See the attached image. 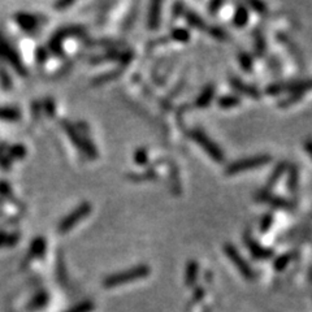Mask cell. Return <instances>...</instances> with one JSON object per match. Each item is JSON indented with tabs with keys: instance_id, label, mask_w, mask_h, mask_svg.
Returning <instances> with one entry per match:
<instances>
[{
	"instance_id": "1",
	"label": "cell",
	"mask_w": 312,
	"mask_h": 312,
	"mask_svg": "<svg viewBox=\"0 0 312 312\" xmlns=\"http://www.w3.org/2000/svg\"><path fill=\"white\" fill-rule=\"evenodd\" d=\"M150 275V267L149 265H137V267H133L130 269L122 271V272L113 273V275L106 277L103 281V285L106 287H116L121 286V285L129 284V282L137 281V280H141L147 277Z\"/></svg>"
},
{
	"instance_id": "2",
	"label": "cell",
	"mask_w": 312,
	"mask_h": 312,
	"mask_svg": "<svg viewBox=\"0 0 312 312\" xmlns=\"http://www.w3.org/2000/svg\"><path fill=\"white\" fill-rule=\"evenodd\" d=\"M272 158L269 155H255V156H251V158H245L241 159V160H237L234 163H232L231 165L226 167L225 169V175L232 176L237 175V173H242V172H247L253 171V169H258L260 167L267 165L268 163H271Z\"/></svg>"
},
{
	"instance_id": "3",
	"label": "cell",
	"mask_w": 312,
	"mask_h": 312,
	"mask_svg": "<svg viewBox=\"0 0 312 312\" xmlns=\"http://www.w3.org/2000/svg\"><path fill=\"white\" fill-rule=\"evenodd\" d=\"M189 135H190L193 141L197 142V143L210 155V158H211L212 160H215L216 163H222V161H224V152H222L221 149L212 141L211 138L205 135L202 130L195 129L193 130V132H190Z\"/></svg>"
},
{
	"instance_id": "4",
	"label": "cell",
	"mask_w": 312,
	"mask_h": 312,
	"mask_svg": "<svg viewBox=\"0 0 312 312\" xmlns=\"http://www.w3.org/2000/svg\"><path fill=\"white\" fill-rule=\"evenodd\" d=\"M91 204L89 202H84L78 205V207L72 211L71 214L68 215L67 217L61 220V222L59 224V232L60 233H67V232L71 231L73 226H76L79 221L88 217L91 212Z\"/></svg>"
},
{
	"instance_id": "5",
	"label": "cell",
	"mask_w": 312,
	"mask_h": 312,
	"mask_svg": "<svg viewBox=\"0 0 312 312\" xmlns=\"http://www.w3.org/2000/svg\"><path fill=\"white\" fill-rule=\"evenodd\" d=\"M224 253H225V255L228 256L229 260H231V262L236 265L237 269L239 271V273H241L245 279H247V280L254 279V276L255 275H254L253 268L250 267V264L246 262L245 258H243V256L238 253V250H237V248L234 247L232 243H225Z\"/></svg>"
},
{
	"instance_id": "6",
	"label": "cell",
	"mask_w": 312,
	"mask_h": 312,
	"mask_svg": "<svg viewBox=\"0 0 312 312\" xmlns=\"http://www.w3.org/2000/svg\"><path fill=\"white\" fill-rule=\"evenodd\" d=\"M85 35V29L81 26H68L61 29L56 34V37L51 39V48L56 55H61V40L67 37H82Z\"/></svg>"
},
{
	"instance_id": "7",
	"label": "cell",
	"mask_w": 312,
	"mask_h": 312,
	"mask_svg": "<svg viewBox=\"0 0 312 312\" xmlns=\"http://www.w3.org/2000/svg\"><path fill=\"white\" fill-rule=\"evenodd\" d=\"M243 239H245L246 247L248 248L250 254L255 259L267 260V259H271L273 255H275V251H273V248L264 247V246H262L255 238H254L253 236H251L250 233H246L245 237H243Z\"/></svg>"
},
{
	"instance_id": "8",
	"label": "cell",
	"mask_w": 312,
	"mask_h": 312,
	"mask_svg": "<svg viewBox=\"0 0 312 312\" xmlns=\"http://www.w3.org/2000/svg\"><path fill=\"white\" fill-rule=\"evenodd\" d=\"M229 84H231L232 88L239 94H243L246 96H250L253 99H260L262 94L255 86H251V85H247L246 82H243L242 79L237 78V77H231L229 79Z\"/></svg>"
},
{
	"instance_id": "9",
	"label": "cell",
	"mask_w": 312,
	"mask_h": 312,
	"mask_svg": "<svg viewBox=\"0 0 312 312\" xmlns=\"http://www.w3.org/2000/svg\"><path fill=\"white\" fill-rule=\"evenodd\" d=\"M256 199L260 200V202H267L271 205H273L275 208H280V210H292L293 203L290 200L285 199L282 197H277V195H272L271 193L265 192H259V194L256 195Z\"/></svg>"
},
{
	"instance_id": "10",
	"label": "cell",
	"mask_w": 312,
	"mask_h": 312,
	"mask_svg": "<svg viewBox=\"0 0 312 312\" xmlns=\"http://www.w3.org/2000/svg\"><path fill=\"white\" fill-rule=\"evenodd\" d=\"M287 167H289V164H287L286 161H281V163H279L275 167L273 172L271 173L269 178H268L267 183H265V188H264V190H263V192L271 193V190L273 189V186L279 182L280 178H281L282 176L285 175V172L287 171Z\"/></svg>"
},
{
	"instance_id": "11",
	"label": "cell",
	"mask_w": 312,
	"mask_h": 312,
	"mask_svg": "<svg viewBox=\"0 0 312 312\" xmlns=\"http://www.w3.org/2000/svg\"><path fill=\"white\" fill-rule=\"evenodd\" d=\"M63 127H64V129H65V132H67L69 139H71V141L76 144V147L79 150V151L84 152V147H85V143H86V141H88V138L82 137V135L79 134L78 130L76 129V127L72 125L71 122H68V121H64V122H63Z\"/></svg>"
},
{
	"instance_id": "12",
	"label": "cell",
	"mask_w": 312,
	"mask_h": 312,
	"mask_svg": "<svg viewBox=\"0 0 312 312\" xmlns=\"http://www.w3.org/2000/svg\"><path fill=\"white\" fill-rule=\"evenodd\" d=\"M161 18V3L152 2L149 11V28L151 30H156L160 26Z\"/></svg>"
},
{
	"instance_id": "13",
	"label": "cell",
	"mask_w": 312,
	"mask_h": 312,
	"mask_svg": "<svg viewBox=\"0 0 312 312\" xmlns=\"http://www.w3.org/2000/svg\"><path fill=\"white\" fill-rule=\"evenodd\" d=\"M309 88H311V85L308 84V85H306L304 88L298 89V90L293 91V93H289V96H287V98L282 99V100L280 101L279 107L287 108V107H290V106H293V104H296L297 101H299L302 98H303L304 94L308 93Z\"/></svg>"
},
{
	"instance_id": "14",
	"label": "cell",
	"mask_w": 312,
	"mask_h": 312,
	"mask_svg": "<svg viewBox=\"0 0 312 312\" xmlns=\"http://www.w3.org/2000/svg\"><path fill=\"white\" fill-rule=\"evenodd\" d=\"M250 18V12L245 4H238L233 16V24L237 28H245Z\"/></svg>"
},
{
	"instance_id": "15",
	"label": "cell",
	"mask_w": 312,
	"mask_h": 312,
	"mask_svg": "<svg viewBox=\"0 0 312 312\" xmlns=\"http://www.w3.org/2000/svg\"><path fill=\"white\" fill-rule=\"evenodd\" d=\"M214 96H215V88L212 85H208V86H205V88L203 89L200 95L197 98V100H195V106H197L198 108H207L208 106L211 104V101L214 100Z\"/></svg>"
},
{
	"instance_id": "16",
	"label": "cell",
	"mask_w": 312,
	"mask_h": 312,
	"mask_svg": "<svg viewBox=\"0 0 312 312\" xmlns=\"http://www.w3.org/2000/svg\"><path fill=\"white\" fill-rule=\"evenodd\" d=\"M198 275H199V264L195 260H190L186 264L185 269V284L188 286H193L197 282Z\"/></svg>"
},
{
	"instance_id": "17",
	"label": "cell",
	"mask_w": 312,
	"mask_h": 312,
	"mask_svg": "<svg viewBox=\"0 0 312 312\" xmlns=\"http://www.w3.org/2000/svg\"><path fill=\"white\" fill-rule=\"evenodd\" d=\"M289 169V175H287V189L290 193H296L299 185V172L298 167L296 164L287 167Z\"/></svg>"
},
{
	"instance_id": "18",
	"label": "cell",
	"mask_w": 312,
	"mask_h": 312,
	"mask_svg": "<svg viewBox=\"0 0 312 312\" xmlns=\"http://www.w3.org/2000/svg\"><path fill=\"white\" fill-rule=\"evenodd\" d=\"M183 13H185L186 23H188L190 26H193V28H195V29H202V30L207 29L204 20H203L199 14H197L195 12H193V11H185Z\"/></svg>"
},
{
	"instance_id": "19",
	"label": "cell",
	"mask_w": 312,
	"mask_h": 312,
	"mask_svg": "<svg viewBox=\"0 0 312 312\" xmlns=\"http://www.w3.org/2000/svg\"><path fill=\"white\" fill-rule=\"evenodd\" d=\"M241 104V98L237 95H222L217 99V106L220 108L228 110V108H234Z\"/></svg>"
},
{
	"instance_id": "20",
	"label": "cell",
	"mask_w": 312,
	"mask_h": 312,
	"mask_svg": "<svg viewBox=\"0 0 312 312\" xmlns=\"http://www.w3.org/2000/svg\"><path fill=\"white\" fill-rule=\"evenodd\" d=\"M120 74H121V69H116V71H111V72H108V73L100 74V76L95 77V78L93 79V85H95V86H99V85L107 84V82L112 81V79H115V78H117Z\"/></svg>"
},
{
	"instance_id": "21",
	"label": "cell",
	"mask_w": 312,
	"mask_h": 312,
	"mask_svg": "<svg viewBox=\"0 0 312 312\" xmlns=\"http://www.w3.org/2000/svg\"><path fill=\"white\" fill-rule=\"evenodd\" d=\"M279 39L281 40V42L284 43V45L286 46V47L289 48L290 51H292L293 55H294V56H296V59L299 61V64H303V56H302V52H299L298 48H297L296 46L292 43V40H290L289 38L285 35V34H279Z\"/></svg>"
},
{
	"instance_id": "22",
	"label": "cell",
	"mask_w": 312,
	"mask_h": 312,
	"mask_svg": "<svg viewBox=\"0 0 312 312\" xmlns=\"http://www.w3.org/2000/svg\"><path fill=\"white\" fill-rule=\"evenodd\" d=\"M292 259H293V254H290V253L282 254V255H280L279 258H276L275 263H273V267H275L276 271L281 272V271H284L285 268L290 264Z\"/></svg>"
},
{
	"instance_id": "23",
	"label": "cell",
	"mask_w": 312,
	"mask_h": 312,
	"mask_svg": "<svg viewBox=\"0 0 312 312\" xmlns=\"http://www.w3.org/2000/svg\"><path fill=\"white\" fill-rule=\"evenodd\" d=\"M171 35L176 42L185 43L189 42V39H190V31L185 28H175L172 30Z\"/></svg>"
},
{
	"instance_id": "24",
	"label": "cell",
	"mask_w": 312,
	"mask_h": 312,
	"mask_svg": "<svg viewBox=\"0 0 312 312\" xmlns=\"http://www.w3.org/2000/svg\"><path fill=\"white\" fill-rule=\"evenodd\" d=\"M238 61L241 68L245 72H251L253 71V57L247 52H241L238 55Z\"/></svg>"
},
{
	"instance_id": "25",
	"label": "cell",
	"mask_w": 312,
	"mask_h": 312,
	"mask_svg": "<svg viewBox=\"0 0 312 312\" xmlns=\"http://www.w3.org/2000/svg\"><path fill=\"white\" fill-rule=\"evenodd\" d=\"M128 178L132 181H135V182H141V181H149V180H156L158 176L155 175L152 171H147L146 173H130L128 175Z\"/></svg>"
},
{
	"instance_id": "26",
	"label": "cell",
	"mask_w": 312,
	"mask_h": 312,
	"mask_svg": "<svg viewBox=\"0 0 312 312\" xmlns=\"http://www.w3.org/2000/svg\"><path fill=\"white\" fill-rule=\"evenodd\" d=\"M273 221H275V217H273V214H265L264 216L262 217L260 220V224H259V231L260 233H267L271 228H272Z\"/></svg>"
},
{
	"instance_id": "27",
	"label": "cell",
	"mask_w": 312,
	"mask_h": 312,
	"mask_svg": "<svg viewBox=\"0 0 312 312\" xmlns=\"http://www.w3.org/2000/svg\"><path fill=\"white\" fill-rule=\"evenodd\" d=\"M133 159H134V161L138 165H147L149 164V151L146 149H138L134 152V158Z\"/></svg>"
},
{
	"instance_id": "28",
	"label": "cell",
	"mask_w": 312,
	"mask_h": 312,
	"mask_svg": "<svg viewBox=\"0 0 312 312\" xmlns=\"http://www.w3.org/2000/svg\"><path fill=\"white\" fill-rule=\"evenodd\" d=\"M94 309V304L90 301H85L82 303L77 304L73 308H71L67 312H91Z\"/></svg>"
},
{
	"instance_id": "29",
	"label": "cell",
	"mask_w": 312,
	"mask_h": 312,
	"mask_svg": "<svg viewBox=\"0 0 312 312\" xmlns=\"http://www.w3.org/2000/svg\"><path fill=\"white\" fill-rule=\"evenodd\" d=\"M20 24L24 26V28L26 29H33L34 26H35V24H37V21H35V18L31 16H29V14H21L20 17Z\"/></svg>"
},
{
	"instance_id": "30",
	"label": "cell",
	"mask_w": 312,
	"mask_h": 312,
	"mask_svg": "<svg viewBox=\"0 0 312 312\" xmlns=\"http://www.w3.org/2000/svg\"><path fill=\"white\" fill-rule=\"evenodd\" d=\"M208 33L211 34L212 37L216 38V39H226V33H225L224 29L221 28H217V26H212V28H208Z\"/></svg>"
},
{
	"instance_id": "31",
	"label": "cell",
	"mask_w": 312,
	"mask_h": 312,
	"mask_svg": "<svg viewBox=\"0 0 312 312\" xmlns=\"http://www.w3.org/2000/svg\"><path fill=\"white\" fill-rule=\"evenodd\" d=\"M255 50H256V54H258L259 56H263V55H264V52H265V40H264V38H263L262 34L256 35Z\"/></svg>"
},
{
	"instance_id": "32",
	"label": "cell",
	"mask_w": 312,
	"mask_h": 312,
	"mask_svg": "<svg viewBox=\"0 0 312 312\" xmlns=\"http://www.w3.org/2000/svg\"><path fill=\"white\" fill-rule=\"evenodd\" d=\"M248 6L253 8V11H255L259 14H264L267 12V6L264 3H260V2H250Z\"/></svg>"
},
{
	"instance_id": "33",
	"label": "cell",
	"mask_w": 312,
	"mask_h": 312,
	"mask_svg": "<svg viewBox=\"0 0 312 312\" xmlns=\"http://www.w3.org/2000/svg\"><path fill=\"white\" fill-rule=\"evenodd\" d=\"M224 6V3L222 2H219V0H216V2H211V3L208 4V13L212 14V16H215V14H217V12H219V9L221 8V7Z\"/></svg>"
},
{
	"instance_id": "34",
	"label": "cell",
	"mask_w": 312,
	"mask_h": 312,
	"mask_svg": "<svg viewBox=\"0 0 312 312\" xmlns=\"http://www.w3.org/2000/svg\"><path fill=\"white\" fill-rule=\"evenodd\" d=\"M133 59V54L130 52V51H128V52H124L122 55H120V61L122 65H128L130 61H132Z\"/></svg>"
},
{
	"instance_id": "35",
	"label": "cell",
	"mask_w": 312,
	"mask_h": 312,
	"mask_svg": "<svg viewBox=\"0 0 312 312\" xmlns=\"http://www.w3.org/2000/svg\"><path fill=\"white\" fill-rule=\"evenodd\" d=\"M183 12H185V9H183L182 3H176L173 6V17H180Z\"/></svg>"
},
{
	"instance_id": "36",
	"label": "cell",
	"mask_w": 312,
	"mask_h": 312,
	"mask_svg": "<svg viewBox=\"0 0 312 312\" xmlns=\"http://www.w3.org/2000/svg\"><path fill=\"white\" fill-rule=\"evenodd\" d=\"M72 4H73V2H60V3H57V4H55V7H56V8H59V9H64V8H67V7H69V6H72Z\"/></svg>"
},
{
	"instance_id": "37",
	"label": "cell",
	"mask_w": 312,
	"mask_h": 312,
	"mask_svg": "<svg viewBox=\"0 0 312 312\" xmlns=\"http://www.w3.org/2000/svg\"><path fill=\"white\" fill-rule=\"evenodd\" d=\"M47 108H48V113H50V116H54V113H55V104H54V101L48 100Z\"/></svg>"
},
{
	"instance_id": "38",
	"label": "cell",
	"mask_w": 312,
	"mask_h": 312,
	"mask_svg": "<svg viewBox=\"0 0 312 312\" xmlns=\"http://www.w3.org/2000/svg\"><path fill=\"white\" fill-rule=\"evenodd\" d=\"M203 296H204V290H203L202 287H198V289L195 290L194 298H195V299H197V298H198V299H200V298H202Z\"/></svg>"
}]
</instances>
